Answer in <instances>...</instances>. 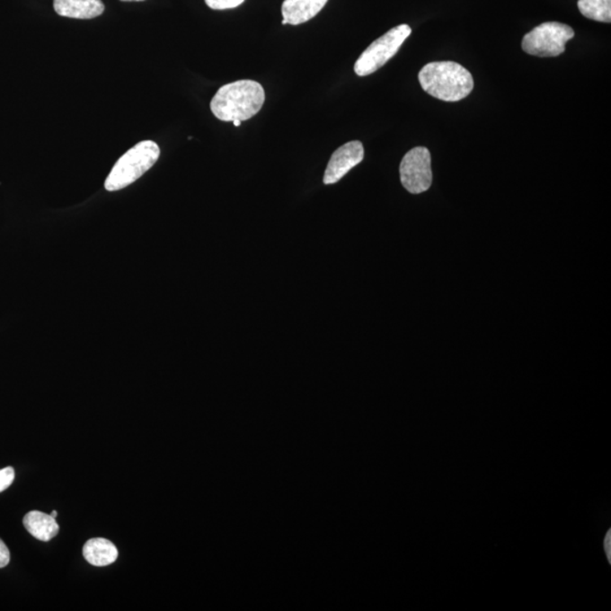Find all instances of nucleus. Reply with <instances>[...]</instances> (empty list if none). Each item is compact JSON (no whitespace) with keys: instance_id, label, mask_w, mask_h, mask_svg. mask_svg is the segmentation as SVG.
<instances>
[{"instance_id":"nucleus-8","label":"nucleus","mask_w":611,"mask_h":611,"mask_svg":"<svg viewBox=\"0 0 611 611\" xmlns=\"http://www.w3.org/2000/svg\"><path fill=\"white\" fill-rule=\"evenodd\" d=\"M329 0H285L282 24L299 25L311 21L325 7Z\"/></svg>"},{"instance_id":"nucleus-10","label":"nucleus","mask_w":611,"mask_h":611,"mask_svg":"<svg viewBox=\"0 0 611 611\" xmlns=\"http://www.w3.org/2000/svg\"><path fill=\"white\" fill-rule=\"evenodd\" d=\"M23 525L30 535L34 538L47 543L55 538L59 532V525L56 518L39 510H32L25 515Z\"/></svg>"},{"instance_id":"nucleus-1","label":"nucleus","mask_w":611,"mask_h":611,"mask_svg":"<svg viewBox=\"0 0 611 611\" xmlns=\"http://www.w3.org/2000/svg\"><path fill=\"white\" fill-rule=\"evenodd\" d=\"M264 102L263 86L243 80L220 87L212 99L211 111L222 121H244L259 113Z\"/></svg>"},{"instance_id":"nucleus-17","label":"nucleus","mask_w":611,"mask_h":611,"mask_svg":"<svg viewBox=\"0 0 611 611\" xmlns=\"http://www.w3.org/2000/svg\"><path fill=\"white\" fill-rule=\"evenodd\" d=\"M121 2H144V0H121Z\"/></svg>"},{"instance_id":"nucleus-14","label":"nucleus","mask_w":611,"mask_h":611,"mask_svg":"<svg viewBox=\"0 0 611 611\" xmlns=\"http://www.w3.org/2000/svg\"><path fill=\"white\" fill-rule=\"evenodd\" d=\"M15 479V471L12 466L0 470V492L6 491Z\"/></svg>"},{"instance_id":"nucleus-7","label":"nucleus","mask_w":611,"mask_h":611,"mask_svg":"<svg viewBox=\"0 0 611 611\" xmlns=\"http://www.w3.org/2000/svg\"><path fill=\"white\" fill-rule=\"evenodd\" d=\"M364 146L359 141L344 144L332 155L324 174L325 185L338 182L364 160Z\"/></svg>"},{"instance_id":"nucleus-3","label":"nucleus","mask_w":611,"mask_h":611,"mask_svg":"<svg viewBox=\"0 0 611 611\" xmlns=\"http://www.w3.org/2000/svg\"><path fill=\"white\" fill-rule=\"evenodd\" d=\"M160 155V147L155 142L137 143L113 165L104 182V189L108 191H117L132 185L156 164Z\"/></svg>"},{"instance_id":"nucleus-2","label":"nucleus","mask_w":611,"mask_h":611,"mask_svg":"<svg viewBox=\"0 0 611 611\" xmlns=\"http://www.w3.org/2000/svg\"><path fill=\"white\" fill-rule=\"evenodd\" d=\"M423 91L436 99L457 102L473 92L474 77L468 69L454 61H435L427 64L419 73Z\"/></svg>"},{"instance_id":"nucleus-13","label":"nucleus","mask_w":611,"mask_h":611,"mask_svg":"<svg viewBox=\"0 0 611 611\" xmlns=\"http://www.w3.org/2000/svg\"><path fill=\"white\" fill-rule=\"evenodd\" d=\"M244 2V0H205L207 5L216 11L230 10L242 5Z\"/></svg>"},{"instance_id":"nucleus-18","label":"nucleus","mask_w":611,"mask_h":611,"mask_svg":"<svg viewBox=\"0 0 611 611\" xmlns=\"http://www.w3.org/2000/svg\"><path fill=\"white\" fill-rule=\"evenodd\" d=\"M50 515H51V517H54V518H57V512H56V510H54V512H52Z\"/></svg>"},{"instance_id":"nucleus-6","label":"nucleus","mask_w":611,"mask_h":611,"mask_svg":"<svg viewBox=\"0 0 611 611\" xmlns=\"http://www.w3.org/2000/svg\"><path fill=\"white\" fill-rule=\"evenodd\" d=\"M401 182L412 194H421L430 189L433 182L431 155L426 147L410 150L400 164Z\"/></svg>"},{"instance_id":"nucleus-5","label":"nucleus","mask_w":611,"mask_h":611,"mask_svg":"<svg viewBox=\"0 0 611 611\" xmlns=\"http://www.w3.org/2000/svg\"><path fill=\"white\" fill-rule=\"evenodd\" d=\"M575 36L571 26L560 22H545L526 34L522 49L536 57H557L565 52V45Z\"/></svg>"},{"instance_id":"nucleus-12","label":"nucleus","mask_w":611,"mask_h":611,"mask_svg":"<svg viewBox=\"0 0 611 611\" xmlns=\"http://www.w3.org/2000/svg\"><path fill=\"white\" fill-rule=\"evenodd\" d=\"M580 14L602 23L611 22V0H579Z\"/></svg>"},{"instance_id":"nucleus-9","label":"nucleus","mask_w":611,"mask_h":611,"mask_svg":"<svg viewBox=\"0 0 611 611\" xmlns=\"http://www.w3.org/2000/svg\"><path fill=\"white\" fill-rule=\"evenodd\" d=\"M54 8L59 16L91 20L102 15L106 7L102 0H54Z\"/></svg>"},{"instance_id":"nucleus-4","label":"nucleus","mask_w":611,"mask_h":611,"mask_svg":"<svg viewBox=\"0 0 611 611\" xmlns=\"http://www.w3.org/2000/svg\"><path fill=\"white\" fill-rule=\"evenodd\" d=\"M410 34H412V28L407 24H401L375 40L356 61L357 75L365 77L377 72L397 54Z\"/></svg>"},{"instance_id":"nucleus-11","label":"nucleus","mask_w":611,"mask_h":611,"mask_svg":"<svg viewBox=\"0 0 611 611\" xmlns=\"http://www.w3.org/2000/svg\"><path fill=\"white\" fill-rule=\"evenodd\" d=\"M83 556L91 565L108 566L116 562L118 550L111 541L104 538H94L87 541L83 547Z\"/></svg>"},{"instance_id":"nucleus-16","label":"nucleus","mask_w":611,"mask_h":611,"mask_svg":"<svg viewBox=\"0 0 611 611\" xmlns=\"http://www.w3.org/2000/svg\"><path fill=\"white\" fill-rule=\"evenodd\" d=\"M233 122H234V125L235 126V128H239V126L242 125L243 121L234 120Z\"/></svg>"},{"instance_id":"nucleus-15","label":"nucleus","mask_w":611,"mask_h":611,"mask_svg":"<svg viewBox=\"0 0 611 611\" xmlns=\"http://www.w3.org/2000/svg\"><path fill=\"white\" fill-rule=\"evenodd\" d=\"M11 561L10 550L2 539H0V569L6 567Z\"/></svg>"}]
</instances>
